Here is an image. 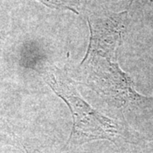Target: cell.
<instances>
[{"label": "cell", "mask_w": 153, "mask_h": 153, "mask_svg": "<svg viewBox=\"0 0 153 153\" xmlns=\"http://www.w3.org/2000/svg\"><path fill=\"white\" fill-rule=\"evenodd\" d=\"M45 5L56 8V9H65L78 13L76 9L78 8L79 0H38Z\"/></svg>", "instance_id": "cell-2"}, {"label": "cell", "mask_w": 153, "mask_h": 153, "mask_svg": "<svg viewBox=\"0 0 153 153\" xmlns=\"http://www.w3.org/2000/svg\"><path fill=\"white\" fill-rule=\"evenodd\" d=\"M45 81L71 110L73 127L68 145L80 146L97 140L116 141L123 134L120 122L111 119L91 107L79 95L71 79L58 68L45 71Z\"/></svg>", "instance_id": "cell-1"}]
</instances>
